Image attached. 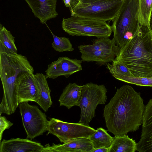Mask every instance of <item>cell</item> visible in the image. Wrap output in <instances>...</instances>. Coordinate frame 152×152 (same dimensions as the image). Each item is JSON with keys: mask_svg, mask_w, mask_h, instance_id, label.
Here are the masks:
<instances>
[{"mask_svg": "<svg viewBox=\"0 0 152 152\" xmlns=\"http://www.w3.org/2000/svg\"><path fill=\"white\" fill-rule=\"evenodd\" d=\"M109 152H135L137 151V143L127 135L113 137Z\"/></svg>", "mask_w": 152, "mask_h": 152, "instance_id": "d6986e66", "label": "cell"}, {"mask_svg": "<svg viewBox=\"0 0 152 152\" xmlns=\"http://www.w3.org/2000/svg\"><path fill=\"white\" fill-rule=\"evenodd\" d=\"M91 45H79L78 48L83 61H95L100 66L105 65L115 60L119 48L113 39L109 37L97 38L93 40Z\"/></svg>", "mask_w": 152, "mask_h": 152, "instance_id": "52a82bcc", "label": "cell"}, {"mask_svg": "<svg viewBox=\"0 0 152 152\" xmlns=\"http://www.w3.org/2000/svg\"><path fill=\"white\" fill-rule=\"evenodd\" d=\"M82 86L75 83H69L65 88L58 101L60 106H64L68 109L75 106H79L81 96Z\"/></svg>", "mask_w": 152, "mask_h": 152, "instance_id": "e0dca14e", "label": "cell"}, {"mask_svg": "<svg viewBox=\"0 0 152 152\" xmlns=\"http://www.w3.org/2000/svg\"><path fill=\"white\" fill-rule=\"evenodd\" d=\"M141 138L137 143V151L152 152V99L145 105Z\"/></svg>", "mask_w": 152, "mask_h": 152, "instance_id": "4fadbf2b", "label": "cell"}, {"mask_svg": "<svg viewBox=\"0 0 152 152\" xmlns=\"http://www.w3.org/2000/svg\"><path fill=\"white\" fill-rule=\"evenodd\" d=\"M113 77L118 80L137 86L152 87V77H136L123 75H117Z\"/></svg>", "mask_w": 152, "mask_h": 152, "instance_id": "cb8c5ba5", "label": "cell"}, {"mask_svg": "<svg viewBox=\"0 0 152 152\" xmlns=\"http://www.w3.org/2000/svg\"><path fill=\"white\" fill-rule=\"evenodd\" d=\"M62 25L63 30L72 36L109 37L112 32L106 21L75 15L63 18Z\"/></svg>", "mask_w": 152, "mask_h": 152, "instance_id": "8992f818", "label": "cell"}, {"mask_svg": "<svg viewBox=\"0 0 152 152\" xmlns=\"http://www.w3.org/2000/svg\"><path fill=\"white\" fill-rule=\"evenodd\" d=\"M107 68L113 77L117 75H123L133 77L128 68L123 63L114 60L111 64L108 63Z\"/></svg>", "mask_w": 152, "mask_h": 152, "instance_id": "d4e9b609", "label": "cell"}, {"mask_svg": "<svg viewBox=\"0 0 152 152\" xmlns=\"http://www.w3.org/2000/svg\"><path fill=\"white\" fill-rule=\"evenodd\" d=\"M13 123L8 120L5 117H0V142L2 137L3 132L6 129H9L13 125Z\"/></svg>", "mask_w": 152, "mask_h": 152, "instance_id": "484cf974", "label": "cell"}, {"mask_svg": "<svg viewBox=\"0 0 152 152\" xmlns=\"http://www.w3.org/2000/svg\"><path fill=\"white\" fill-rule=\"evenodd\" d=\"M18 49L15 45V37L10 32L0 24V53H17Z\"/></svg>", "mask_w": 152, "mask_h": 152, "instance_id": "ffe728a7", "label": "cell"}, {"mask_svg": "<svg viewBox=\"0 0 152 152\" xmlns=\"http://www.w3.org/2000/svg\"><path fill=\"white\" fill-rule=\"evenodd\" d=\"M47 131L56 136L61 142L65 143L77 138H90L96 130L79 123L66 122L51 118L48 121Z\"/></svg>", "mask_w": 152, "mask_h": 152, "instance_id": "30bf717a", "label": "cell"}, {"mask_svg": "<svg viewBox=\"0 0 152 152\" xmlns=\"http://www.w3.org/2000/svg\"><path fill=\"white\" fill-rule=\"evenodd\" d=\"M114 60L124 64L133 77H152V31L150 26L140 25L132 37L120 48Z\"/></svg>", "mask_w": 152, "mask_h": 152, "instance_id": "7a4b0ae2", "label": "cell"}, {"mask_svg": "<svg viewBox=\"0 0 152 152\" xmlns=\"http://www.w3.org/2000/svg\"><path fill=\"white\" fill-rule=\"evenodd\" d=\"M125 0H80L71 12V16L105 21L113 20Z\"/></svg>", "mask_w": 152, "mask_h": 152, "instance_id": "5b68a950", "label": "cell"}, {"mask_svg": "<svg viewBox=\"0 0 152 152\" xmlns=\"http://www.w3.org/2000/svg\"><path fill=\"white\" fill-rule=\"evenodd\" d=\"M110 148L102 147L94 148L91 152H109Z\"/></svg>", "mask_w": 152, "mask_h": 152, "instance_id": "4316f807", "label": "cell"}, {"mask_svg": "<svg viewBox=\"0 0 152 152\" xmlns=\"http://www.w3.org/2000/svg\"><path fill=\"white\" fill-rule=\"evenodd\" d=\"M34 72L33 67L25 56L17 53H0V77L3 95L0 104V115L13 114L19 104L18 81L23 75Z\"/></svg>", "mask_w": 152, "mask_h": 152, "instance_id": "3957f363", "label": "cell"}, {"mask_svg": "<svg viewBox=\"0 0 152 152\" xmlns=\"http://www.w3.org/2000/svg\"><path fill=\"white\" fill-rule=\"evenodd\" d=\"M51 32L53 37L52 47L55 50L59 52H72L74 50L72 45L68 38L65 37H58L51 31Z\"/></svg>", "mask_w": 152, "mask_h": 152, "instance_id": "603a6c76", "label": "cell"}, {"mask_svg": "<svg viewBox=\"0 0 152 152\" xmlns=\"http://www.w3.org/2000/svg\"><path fill=\"white\" fill-rule=\"evenodd\" d=\"M107 89L103 85L92 83L82 86L79 106L81 112L78 123L89 126L90 122L95 115V110L99 104L107 101Z\"/></svg>", "mask_w": 152, "mask_h": 152, "instance_id": "ba28073f", "label": "cell"}, {"mask_svg": "<svg viewBox=\"0 0 152 152\" xmlns=\"http://www.w3.org/2000/svg\"><path fill=\"white\" fill-rule=\"evenodd\" d=\"M31 9L35 16L41 23L45 24L58 15L56 10L57 0H25Z\"/></svg>", "mask_w": 152, "mask_h": 152, "instance_id": "2e32d148", "label": "cell"}, {"mask_svg": "<svg viewBox=\"0 0 152 152\" xmlns=\"http://www.w3.org/2000/svg\"><path fill=\"white\" fill-rule=\"evenodd\" d=\"M18 97L19 104L30 101L38 102L40 98L39 91L34 73H26L19 79Z\"/></svg>", "mask_w": 152, "mask_h": 152, "instance_id": "7c38bea8", "label": "cell"}, {"mask_svg": "<svg viewBox=\"0 0 152 152\" xmlns=\"http://www.w3.org/2000/svg\"><path fill=\"white\" fill-rule=\"evenodd\" d=\"M79 0H72V9L78 3Z\"/></svg>", "mask_w": 152, "mask_h": 152, "instance_id": "83f0119b", "label": "cell"}, {"mask_svg": "<svg viewBox=\"0 0 152 152\" xmlns=\"http://www.w3.org/2000/svg\"><path fill=\"white\" fill-rule=\"evenodd\" d=\"M139 0H125L120 11L112 20L113 39L119 48L123 47L140 26Z\"/></svg>", "mask_w": 152, "mask_h": 152, "instance_id": "277c9868", "label": "cell"}, {"mask_svg": "<svg viewBox=\"0 0 152 152\" xmlns=\"http://www.w3.org/2000/svg\"><path fill=\"white\" fill-rule=\"evenodd\" d=\"M18 107L27 138L32 140L47 131L49 121L37 106L24 102L20 103Z\"/></svg>", "mask_w": 152, "mask_h": 152, "instance_id": "9c48e42d", "label": "cell"}, {"mask_svg": "<svg viewBox=\"0 0 152 152\" xmlns=\"http://www.w3.org/2000/svg\"><path fill=\"white\" fill-rule=\"evenodd\" d=\"M82 60L72 59L66 57L59 58L49 64L45 71L47 78L54 79L64 76L68 77L73 74L82 69Z\"/></svg>", "mask_w": 152, "mask_h": 152, "instance_id": "8fae6325", "label": "cell"}, {"mask_svg": "<svg viewBox=\"0 0 152 152\" xmlns=\"http://www.w3.org/2000/svg\"><path fill=\"white\" fill-rule=\"evenodd\" d=\"M150 26L151 29L152 31V13L151 16L150 20Z\"/></svg>", "mask_w": 152, "mask_h": 152, "instance_id": "f1b7e54d", "label": "cell"}, {"mask_svg": "<svg viewBox=\"0 0 152 152\" xmlns=\"http://www.w3.org/2000/svg\"><path fill=\"white\" fill-rule=\"evenodd\" d=\"M39 87L40 98L37 103L44 110L47 112L52 104L50 88L45 75L41 73L34 74Z\"/></svg>", "mask_w": 152, "mask_h": 152, "instance_id": "ac0fdd59", "label": "cell"}, {"mask_svg": "<svg viewBox=\"0 0 152 152\" xmlns=\"http://www.w3.org/2000/svg\"><path fill=\"white\" fill-rule=\"evenodd\" d=\"M94 149L89 138L79 137L63 144L45 145L42 152H91Z\"/></svg>", "mask_w": 152, "mask_h": 152, "instance_id": "5bb4252c", "label": "cell"}, {"mask_svg": "<svg viewBox=\"0 0 152 152\" xmlns=\"http://www.w3.org/2000/svg\"><path fill=\"white\" fill-rule=\"evenodd\" d=\"M140 94L128 85L118 88L104 109L107 131L115 136L136 131L142 124L145 110Z\"/></svg>", "mask_w": 152, "mask_h": 152, "instance_id": "6da1fadb", "label": "cell"}, {"mask_svg": "<svg viewBox=\"0 0 152 152\" xmlns=\"http://www.w3.org/2000/svg\"><path fill=\"white\" fill-rule=\"evenodd\" d=\"M89 138L92 142L94 148H110L114 138L107 133V130L102 127L98 128Z\"/></svg>", "mask_w": 152, "mask_h": 152, "instance_id": "44dd1931", "label": "cell"}, {"mask_svg": "<svg viewBox=\"0 0 152 152\" xmlns=\"http://www.w3.org/2000/svg\"><path fill=\"white\" fill-rule=\"evenodd\" d=\"M44 147L40 143L19 138L0 142V152H42Z\"/></svg>", "mask_w": 152, "mask_h": 152, "instance_id": "9a60e30c", "label": "cell"}, {"mask_svg": "<svg viewBox=\"0 0 152 152\" xmlns=\"http://www.w3.org/2000/svg\"><path fill=\"white\" fill-rule=\"evenodd\" d=\"M139 20L140 25L150 26L152 13V0H139Z\"/></svg>", "mask_w": 152, "mask_h": 152, "instance_id": "7402d4cb", "label": "cell"}]
</instances>
